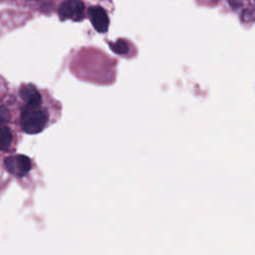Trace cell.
<instances>
[{
    "label": "cell",
    "mask_w": 255,
    "mask_h": 255,
    "mask_svg": "<svg viewBox=\"0 0 255 255\" xmlns=\"http://www.w3.org/2000/svg\"><path fill=\"white\" fill-rule=\"evenodd\" d=\"M48 122V115L46 111L42 110L40 106L26 105L22 109L20 125L26 133L34 134L42 131Z\"/></svg>",
    "instance_id": "1"
},
{
    "label": "cell",
    "mask_w": 255,
    "mask_h": 255,
    "mask_svg": "<svg viewBox=\"0 0 255 255\" xmlns=\"http://www.w3.org/2000/svg\"><path fill=\"white\" fill-rule=\"evenodd\" d=\"M5 166L10 173L16 176H24L30 171L32 163L28 156L17 154L6 157Z\"/></svg>",
    "instance_id": "2"
},
{
    "label": "cell",
    "mask_w": 255,
    "mask_h": 255,
    "mask_svg": "<svg viewBox=\"0 0 255 255\" xmlns=\"http://www.w3.org/2000/svg\"><path fill=\"white\" fill-rule=\"evenodd\" d=\"M84 4L79 0H65L59 7V16L62 20L80 21L84 18Z\"/></svg>",
    "instance_id": "3"
},
{
    "label": "cell",
    "mask_w": 255,
    "mask_h": 255,
    "mask_svg": "<svg viewBox=\"0 0 255 255\" xmlns=\"http://www.w3.org/2000/svg\"><path fill=\"white\" fill-rule=\"evenodd\" d=\"M89 16L94 28L100 32L105 33L108 31L110 20L106 11L100 6H93L89 9Z\"/></svg>",
    "instance_id": "4"
},
{
    "label": "cell",
    "mask_w": 255,
    "mask_h": 255,
    "mask_svg": "<svg viewBox=\"0 0 255 255\" xmlns=\"http://www.w3.org/2000/svg\"><path fill=\"white\" fill-rule=\"evenodd\" d=\"M20 96L29 106H41V96L32 85H24L20 88Z\"/></svg>",
    "instance_id": "5"
},
{
    "label": "cell",
    "mask_w": 255,
    "mask_h": 255,
    "mask_svg": "<svg viewBox=\"0 0 255 255\" xmlns=\"http://www.w3.org/2000/svg\"><path fill=\"white\" fill-rule=\"evenodd\" d=\"M12 140L13 135L11 130L5 126H0V150L5 151L9 149Z\"/></svg>",
    "instance_id": "6"
},
{
    "label": "cell",
    "mask_w": 255,
    "mask_h": 255,
    "mask_svg": "<svg viewBox=\"0 0 255 255\" xmlns=\"http://www.w3.org/2000/svg\"><path fill=\"white\" fill-rule=\"evenodd\" d=\"M111 49L119 55H126L128 52V44L123 39H119L114 43H110Z\"/></svg>",
    "instance_id": "7"
},
{
    "label": "cell",
    "mask_w": 255,
    "mask_h": 255,
    "mask_svg": "<svg viewBox=\"0 0 255 255\" xmlns=\"http://www.w3.org/2000/svg\"><path fill=\"white\" fill-rule=\"evenodd\" d=\"M10 118L11 116L9 110L4 106H0V126H5L6 124H8Z\"/></svg>",
    "instance_id": "8"
},
{
    "label": "cell",
    "mask_w": 255,
    "mask_h": 255,
    "mask_svg": "<svg viewBox=\"0 0 255 255\" xmlns=\"http://www.w3.org/2000/svg\"><path fill=\"white\" fill-rule=\"evenodd\" d=\"M249 15H253V13H252V11H249V10H247V11H244V13H243V19L244 20H252V17H249Z\"/></svg>",
    "instance_id": "9"
}]
</instances>
